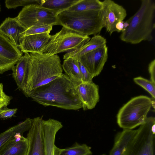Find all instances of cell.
<instances>
[{"label":"cell","mask_w":155,"mask_h":155,"mask_svg":"<svg viewBox=\"0 0 155 155\" xmlns=\"http://www.w3.org/2000/svg\"><path fill=\"white\" fill-rule=\"evenodd\" d=\"M45 155H61V149L55 144L56 135L63 127L61 123L53 119L42 121Z\"/></svg>","instance_id":"4fadbf2b"},{"label":"cell","mask_w":155,"mask_h":155,"mask_svg":"<svg viewBox=\"0 0 155 155\" xmlns=\"http://www.w3.org/2000/svg\"><path fill=\"white\" fill-rule=\"evenodd\" d=\"M23 54L0 30V74L12 70Z\"/></svg>","instance_id":"9c48e42d"},{"label":"cell","mask_w":155,"mask_h":155,"mask_svg":"<svg viewBox=\"0 0 155 155\" xmlns=\"http://www.w3.org/2000/svg\"><path fill=\"white\" fill-rule=\"evenodd\" d=\"M59 25L85 36L96 35L104 27L100 10H68L57 15Z\"/></svg>","instance_id":"277c9868"},{"label":"cell","mask_w":155,"mask_h":155,"mask_svg":"<svg viewBox=\"0 0 155 155\" xmlns=\"http://www.w3.org/2000/svg\"><path fill=\"white\" fill-rule=\"evenodd\" d=\"M12 68V75L19 90L23 91L27 75L29 54L24 53Z\"/></svg>","instance_id":"d6986e66"},{"label":"cell","mask_w":155,"mask_h":155,"mask_svg":"<svg viewBox=\"0 0 155 155\" xmlns=\"http://www.w3.org/2000/svg\"><path fill=\"white\" fill-rule=\"evenodd\" d=\"M101 155H106L105 154H102Z\"/></svg>","instance_id":"d6a6232c"},{"label":"cell","mask_w":155,"mask_h":155,"mask_svg":"<svg viewBox=\"0 0 155 155\" xmlns=\"http://www.w3.org/2000/svg\"><path fill=\"white\" fill-rule=\"evenodd\" d=\"M107 58L108 48L106 45L85 54L78 60L95 77L100 74Z\"/></svg>","instance_id":"8fae6325"},{"label":"cell","mask_w":155,"mask_h":155,"mask_svg":"<svg viewBox=\"0 0 155 155\" xmlns=\"http://www.w3.org/2000/svg\"><path fill=\"white\" fill-rule=\"evenodd\" d=\"M18 109L17 108L10 109L5 107L0 110V120H5L10 118L16 113Z\"/></svg>","instance_id":"4dcf8cb0"},{"label":"cell","mask_w":155,"mask_h":155,"mask_svg":"<svg viewBox=\"0 0 155 155\" xmlns=\"http://www.w3.org/2000/svg\"><path fill=\"white\" fill-rule=\"evenodd\" d=\"M148 71L150 76V81L155 83V60L153 59L149 64Z\"/></svg>","instance_id":"1f68e13d"},{"label":"cell","mask_w":155,"mask_h":155,"mask_svg":"<svg viewBox=\"0 0 155 155\" xmlns=\"http://www.w3.org/2000/svg\"><path fill=\"white\" fill-rule=\"evenodd\" d=\"M91 38L62 27L55 34L51 35L47 44L39 53L54 55L63 52H68L77 49L87 43Z\"/></svg>","instance_id":"52a82bcc"},{"label":"cell","mask_w":155,"mask_h":155,"mask_svg":"<svg viewBox=\"0 0 155 155\" xmlns=\"http://www.w3.org/2000/svg\"><path fill=\"white\" fill-rule=\"evenodd\" d=\"M134 82L142 87L151 95L152 98H155V83L141 77L134 79Z\"/></svg>","instance_id":"83f0119b"},{"label":"cell","mask_w":155,"mask_h":155,"mask_svg":"<svg viewBox=\"0 0 155 155\" xmlns=\"http://www.w3.org/2000/svg\"><path fill=\"white\" fill-rule=\"evenodd\" d=\"M155 99L143 95L133 98L119 110L117 115L118 126L124 130H132L143 124Z\"/></svg>","instance_id":"5b68a950"},{"label":"cell","mask_w":155,"mask_h":155,"mask_svg":"<svg viewBox=\"0 0 155 155\" xmlns=\"http://www.w3.org/2000/svg\"><path fill=\"white\" fill-rule=\"evenodd\" d=\"M91 147L85 144L76 143L72 146L61 149V155H91Z\"/></svg>","instance_id":"d4e9b609"},{"label":"cell","mask_w":155,"mask_h":155,"mask_svg":"<svg viewBox=\"0 0 155 155\" xmlns=\"http://www.w3.org/2000/svg\"><path fill=\"white\" fill-rule=\"evenodd\" d=\"M23 134H16L0 149V155H26L28 141Z\"/></svg>","instance_id":"e0dca14e"},{"label":"cell","mask_w":155,"mask_h":155,"mask_svg":"<svg viewBox=\"0 0 155 155\" xmlns=\"http://www.w3.org/2000/svg\"><path fill=\"white\" fill-rule=\"evenodd\" d=\"M102 6V2L99 0H80L68 10L74 11L100 10Z\"/></svg>","instance_id":"cb8c5ba5"},{"label":"cell","mask_w":155,"mask_h":155,"mask_svg":"<svg viewBox=\"0 0 155 155\" xmlns=\"http://www.w3.org/2000/svg\"><path fill=\"white\" fill-rule=\"evenodd\" d=\"M76 90L83 109L94 108L99 101L98 86L93 81L81 83L76 86Z\"/></svg>","instance_id":"5bb4252c"},{"label":"cell","mask_w":155,"mask_h":155,"mask_svg":"<svg viewBox=\"0 0 155 155\" xmlns=\"http://www.w3.org/2000/svg\"><path fill=\"white\" fill-rule=\"evenodd\" d=\"M63 69L57 54L30 53L28 68L22 92L28 97L29 94L60 76Z\"/></svg>","instance_id":"7a4b0ae2"},{"label":"cell","mask_w":155,"mask_h":155,"mask_svg":"<svg viewBox=\"0 0 155 155\" xmlns=\"http://www.w3.org/2000/svg\"><path fill=\"white\" fill-rule=\"evenodd\" d=\"M26 29L16 17L7 18L0 25V30L19 49L22 34Z\"/></svg>","instance_id":"2e32d148"},{"label":"cell","mask_w":155,"mask_h":155,"mask_svg":"<svg viewBox=\"0 0 155 155\" xmlns=\"http://www.w3.org/2000/svg\"><path fill=\"white\" fill-rule=\"evenodd\" d=\"M65 74L76 86L83 83L77 60L72 58L64 59L62 65Z\"/></svg>","instance_id":"7402d4cb"},{"label":"cell","mask_w":155,"mask_h":155,"mask_svg":"<svg viewBox=\"0 0 155 155\" xmlns=\"http://www.w3.org/2000/svg\"><path fill=\"white\" fill-rule=\"evenodd\" d=\"M155 117H147L136 129L126 147L125 155H155Z\"/></svg>","instance_id":"8992f818"},{"label":"cell","mask_w":155,"mask_h":155,"mask_svg":"<svg viewBox=\"0 0 155 155\" xmlns=\"http://www.w3.org/2000/svg\"><path fill=\"white\" fill-rule=\"evenodd\" d=\"M106 39L101 35H95L85 44L75 50L68 52L63 56L66 59L72 58L78 60L83 55L106 45Z\"/></svg>","instance_id":"ac0fdd59"},{"label":"cell","mask_w":155,"mask_h":155,"mask_svg":"<svg viewBox=\"0 0 155 155\" xmlns=\"http://www.w3.org/2000/svg\"><path fill=\"white\" fill-rule=\"evenodd\" d=\"M51 35L46 32L23 37L21 40L19 49L23 53H39L49 41Z\"/></svg>","instance_id":"9a60e30c"},{"label":"cell","mask_w":155,"mask_h":155,"mask_svg":"<svg viewBox=\"0 0 155 155\" xmlns=\"http://www.w3.org/2000/svg\"><path fill=\"white\" fill-rule=\"evenodd\" d=\"M12 97L7 95L3 90V85L0 83V110L5 107H7L10 103Z\"/></svg>","instance_id":"f546056e"},{"label":"cell","mask_w":155,"mask_h":155,"mask_svg":"<svg viewBox=\"0 0 155 155\" xmlns=\"http://www.w3.org/2000/svg\"><path fill=\"white\" fill-rule=\"evenodd\" d=\"M1 11V7H0V11Z\"/></svg>","instance_id":"836d02e7"},{"label":"cell","mask_w":155,"mask_h":155,"mask_svg":"<svg viewBox=\"0 0 155 155\" xmlns=\"http://www.w3.org/2000/svg\"><path fill=\"white\" fill-rule=\"evenodd\" d=\"M43 117V115L33 119L27 135L28 144L26 155H45L42 127Z\"/></svg>","instance_id":"7c38bea8"},{"label":"cell","mask_w":155,"mask_h":155,"mask_svg":"<svg viewBox=\"0 0 155 155\" xmlns=\"http://www.w3.org/2000/svg\"><path fill=\"white\" fill-rule=\"evenodd\" d=\"M77 61L81 74L83 83H90L92 82L94 76L89 72L78 60H77Z\"/></svg>","instance_id":"f1b7e54d"},{"label":"cell","mask_w":155,"mask_h":155,"mask_svg":"<svg viewBox=\"0 0 155 155\" xmlns=\"http://www.w3.org/2000/svg\"><path fill=\"white\" fill-rule=\"evenodd\" d=\"M155 3L152 0H142L136 12L127 20L128 25L121 32L120 39L132 44L142 41H151L155 28Z\"/></svg>","instance_id":"3957f363"},{"label":"cell","mask_w":155,"mask_h":155,"mask_svg":"<svg viewBox=\"0 0 155 155\" xmlns=\"http://www.w3.org/2000/svg\"><path fill=\"white\" fill-rule=\"evenodd\" d=\"M42 0H6L5 2L6 7L8 9L15 8L19 6L24 7L32 5L41 6Z\"/></svg>","instance_id":"484cf974"},{"label":"cell","mask_w":155,"mask_h":155,"mask_svg":"<svg viewBox=\"0 0 155 155\" xmlns=\"http://www.w3.org/2000/svg\"><path fill=\"white\" fill-rule=\"evenodd\" d=\"M28 97L44 106H52L67 110L82 108L76 86L65 74L30 93Z\"/></svg>","instance_id":"6da1fadb"},{"label":"cell","mask_w":155,"mask_h":155,"mask_svg":"<svg viewBox=\"0 0 155 155\" xmlns=\"http://www.w3.org/2000/svg\"><path fill=\"white\" fill-rule=\"evenodd\" d=\"M53 25H33L27 29L22 34V37L27 35L44 33H50Z\"/></svg>","instance_id":"4316f807"},{"label":"cell","mask_w":155,"mask_h":155,"mask_svg":"<svg viewBox=\"0 0 155 155\" xmlns=\"http://www.w3.org/2000/svg\"><path fill=\"white\" fill-rule=\"evenodd\" d=\"M33 119L26 118L17 124L13 126L0 134V149L8 141L12 139L16 134L28 130L32 124Z\"/></svg>","instance_id":"44dd1931"},{"label":"cell","mask_w":155,"mask_h":155,"mask_svg":"<svg viewBox=\"0 0 155 155\" xmlns=\"http://www.w3.org/2000/svg\"><path fill=\"white\" fill-rule=\"evenodd\" d=\"M16 18L26 29L38 25H59L55 12L36 5L24 7Z\"/></svg>","instance_id":"ba28073f"},{"label":"cell","mask_w":155,"mask_h":155,"mask_svg":"<svg viewBox=\"0 0 155 155\" xmlns=\"http://www.w3.org/2000/svg\"><path fill=\"white\" fill-rule=\"evenodd\" d=\"M80 0H42L41 6L53 11L58 15L77 3Z\"/></svg>","instance_id":"603a6c76"},{"label":"cell","mask_w":155,"mask_h":155,"mask_svg":"<svg viewBox=\"0 0 155 155\" xmlns=\"http://www.w3.org/2000/svg\"><path fill=\"white\" fill-rule=\"evenodd\" d=\"M136 131V130H124L118 133L109 155H125L126 147Z\"/></svg>","instance_id":"ffe728a7"},{"label":"cell","mask_w":155,"mask_h":155,"mask_svg":"<svg viewBox=\"0 0 155 155\" xmlns=\"http://www.w3.org/2000/svg\"><path fill=\"white\" fill-rule=\"evenodd\" d=\"M102 3L101 12L104 27L111 35L116 31V25L126 17V11L122 6L111 0H105Z\"/></svg>","instance_id":"30bf717a"}]
</instances>
